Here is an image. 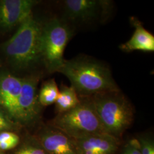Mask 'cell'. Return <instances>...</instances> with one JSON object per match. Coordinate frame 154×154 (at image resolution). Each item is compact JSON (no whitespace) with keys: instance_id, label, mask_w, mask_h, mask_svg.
Returning a JSON list of instances; mask_svg holds the SVG:
<instances>
[{"instance_id":"e0dca14e","label":"cell","mask_w":154,"mask_h":154,"mask_svg":"<svg viewBox=\"0 0 154 154\" xmlns=\"http://www.w3.org/2000/svg\"><path fill=\"white\" fill-rule=\"evenodd\" d=\"M9 141L19 142V137L13 132H4L0 134V142Z\"/></svg>"},{"instance_id":"ba28073f","label":"cell","mask_w":154,"mask_h":154,"mask_svg":"<svg viewBox=\"0 0 154 154\" xmlns=\"http://www.w3.org/2000/svg\"><path fill=\"white\" fill-rule=\"evenodd\" d=\"M37 3L32 0H3L0 1V27L10 29L21 24L32 15Z\"/></svg>"},{"instance_id":"3957f363","label":"cell","mask_w":154,"mask_h":154,"mask_svg":"<svg viewBox=\"0 0 154 154\" xmlns=\"http://www.w3.org/2000/svg\"><path fill=\"white\" fill-rule=\"evenodd\" d=\"M88 98L107 134L117 138L131 125L134 110L121 90L97 94Z\"/></svg>"},{"instance_id":"30bf717a","label":"cell","mask_w":154,"mask_h":154,"mask_svg":"<svg viewBox=\"0 0 154 154\" xmlns=\"http://www.w3.org/2000/svg\"><path fill=\"white\" fill-rule=\"evenodd\" d=\"M22 79L9 74L0 75V106L14 118Z\"/></svg>"},{"instance_id":"9c48e42d","label":"cell","mask_w":154,"mask_h":154,"mask_svg":"<svg viewBox=\"0 0 154 154\" xmlns=\"http://www.w3.org/2000/svg\"><path fill=\"white\" fill-rule=\"evenodd\" d=\"M130 22L135 28L134 32L129 40L119 46V49L125 53L134 51L154 52V35L144 28L137 18L131 17Z\"/></svg>"},{"instance_id":"4fadbf2b","label":"cell","mask_w":154,"mask_h":154,"mask_svg":"<svg viewBox=\"0 0 154 154\" xmlns=\"http://www.w3.org/2000/svg\"><path fill=\"white\" fill-rule=\"evenodd\" d=\"M80 102L81 99L72 86L62 84L55 103L56 110L58 114L65 112L76 107Z\"/></svg>"},{"instance_id":"ac0fdd59","label":"cell","mask_w":154,"mask_h":154,"mask_svg":"<svg viewBox=\"0 0 154 154\" xmlns=\"http://www.w3.org/2000/svg\"><path fill=\"white\" fill-rule=\"evenodd\" d=\"M18 142H0V149L2 150H8L15 147Z\"/></svg>"},{"instance_id":"9a60e30c","label":"cell","mask_w":154,"mask_h":154,"mask_svg":"<svg viewBox=\"0 0 154 154\" xmlns=\"http://www.w3.org/2000/svg\"><path fill=\"white\" fill-rule=\"evenodd\" d=\"M142 154H154V144L149 138H142L139 140Z\"/></svg>"},{"instance_id":"2e32d148","label":"cell","mask_w":154,"mask_h":154,"mask_svg":"<svg viewBox=\"0 0 154 154\" xmlns=\"http://www.w3.org/2000/svg\"><path fill=\"white\" fill-rule=\"evenodd\" d=\"M16 154H47L43 147L28 145L25 146L17 151Z\"/></svg>"},{"instance_id":"277c9868","label":"cell","mask_w":154,"mask_h":154,"mask_svg":"<svg viewBox=\"0 0 154 154\" xmlns=\"http://www.w3.org/2000/svg\"><path fill=\"white\" fill-rule=\"evenodd\" d=\"M80 99L81 102L76 107L58 114L54 121L55 128L74 140L106 133L90 99Z\"/></svg>"},{"instance_id":"52a82bcc","label":"cell","mask_w":154,"mask_h":154,"mask_svg":"<svg viewBox=\"0 0 154 154\" xmlns=\"http://www.w3.org/2000/svg\"><path fill=\"white\" fill-rule=\"evenodd\" d=\"M38 78L30 76L22 79V87L17 100L14 118L23 123L34 121L39 111L37 88Z\"/></svg>"},{"instance_id":"7a4b0ae2","label":"cell","mask_w":154,"mask_h":154,"mask_svg":"<svg viewBox=\"0 0 154 154\" xmlns=\"http://www.w3.org/2000/svg\"><path fill=\"white\" fill-rule=\"evenodd\" d=\"M39 22L29 17L20 25L18 29L5 45L6 54L17 69L26 70L33 67L41 60Z\"/></svg>"},{"instance_id":"d6986e66","label":"cell","mask_w":154,"mask_h":154,"mask_svg":"<svg viewBox=\"0 0 154 154\" xmlns=\"http://www.w3.org/2000/svg\"><path fill=\"white\" fill-rule=\"evenodd\" d=\"M11 126L7 118L0 112V131L9 128Z\"/></svg>"},{"instance_id":"8fae6325","label":"cell","mask_w":154,"mask_h":154,"mask_svg":"<svg viewBox=\"0 0 154 154\" xmlns=\"http://www.w3.org/2000/svg\"><path fill=\"white\" fill-rule=\"evenodd\" d=\"M116 139L117 138L105 133L72 140L78 152L81 150H90L100 154H114L118 149Z\"/></svg>"},{"instance_id":"6da1fadb","label":"cell","mask_w":154,"mask_h":154,"mask_svg":"<svg viewBox=\"0 0 154 154\" xmlns=\"http://www.w3.org/2000/svg\"><path fill=\"white\" fill-rule=\"evenodd\" d=\"M59 72L67 78L79 98L120 90L105 63L86 55L65 60Z\"/></svg>"},{"instance_id":"5b68a950","label":"cell","mask_w":154,"mask_h":154,"mask_svg":"<svg viewBox=\"0 0 154 154\" xmlns=\"http://www.w3.org/2000/svg\"><path fill=\"white\" fill-rule=\"evenodd\" d=\"M74 28L63 18H54L42 25L41 60L50 72H58L63 65L64 51L74 35Z\"/></svg>"},{"instance_id":"7c38bea8","label":"cell","mask_w":154,"mask_h":154,"mask_svg":"<svg viewBox=\"0 0 154 154\" xmlns=\"http://www.w3.org/2000/svg\"><path fill=\"white\" fill-rule=\"evenodd\" d=\"M41 144L48 154H79L73 140L58 130L45 133Z\"/></svg>"},{"instance_id":"5bb4252c","label":"cell","mask_w":154,"mask_h":154,"mask_svg":"<svg viewBox=\"0 0 154 154\" xmlns=\"http://www.w3.org/2000/svg\"><path fill=\"white\" fill-rule=\"evenodd\" d=\"M60 90L54 79L46 81L42 85L38 95L39 103L47 106L55 103Z\"/></svg>"},{"instance_id":"8992f818","label":"cell","mask_w":154,"mask_h":154,"mask_svg":"<svg viewBox=\"0 0 154 154\" xmlns=\"http://www.w3.org/2000/svg\"><path fill=\"white\" fill-rule=\"evenodd\" d=\"M113 8L109 0H65L62 2L63 19L71 26L103 23L110 18Z\"/></svg>"}]
</instances>
